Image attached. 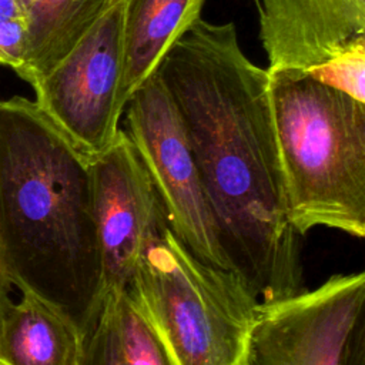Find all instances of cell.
<instances>
[{
	"label": "cell",
	"instance_id": "cell-1",
	"mask_svg": "<svg viewBox=\"0 0 365 365\" xmlns=\"http://www.w3.org/2000/svg\"><path fill=\"white\" fill-rule=\"evenodd\" d=\"M155 74L190 140L222 248L258 302L304 289L279 161L269 74L242 51L234 23L201 17Z\"/></svg>",
	"mask_w": 365,
	"mask_h": 365
},
{
	"label": "cell",
	"instance_id": "cell-2",
	"mask_svg": "<svg viewBox=\"0 0 365 365\" xmlns=\"http://www.w3.org/2000/svg\"><path fill=\"white\" fill-rule=\"evenodd\" d=\"M0 262L83 334L104 299L90 157L34 100H0Z\"/></svg>",
	"mask_w": 365,
	"mask_h": 365
},
{
	"label": "cell",
	"instance_id": "cell-3",
	"mask_svg": "<svg viewBox=\"0 0 365 365\" xmlns=\"http://www.w3.org/2000/svg\"><path fill=\"white\" fill-rule=\"evenodd\" d=\"M269 74L288 218L365 237V103L311 77Z\"/></svg>",
	"mask_w": 365,
	"mask_h": 365
},
{
	"label": "cell",
	"instance_id": "cell-4",
	"mask_svg": "<svg viewBox=\"0 0 365 365\" xmlns=\"http://www.w3.org/2000/svg\"><path fill=\"white\" fill-rule=\"evenodd\" d=\"M165 365H238L257 298L231 269L194 257L167 227L124 291Z\"/></svg>",
	"mask_w": 365,
	"mask_h": 365
},
{
	"label": "cell",
	"instance_id": "cell-5",
	"mask_svg": "<svg viewBox=\"0 0 365 365\" xmlns=\"http://www.w3.org/2000/svg\"><path fill=\"white\" fill-rule=\"evenodd\" d=\"M238 365H365V272L258 302Z\"/></svg>",
	"mask_w": 365,
	"mask_h": 365
},
{
	"label": "cell",
	"instance_id": "cell-6",
	"mask_svg": "<svg viewBox=\"0 0 365 365\" xmlns=\"http://www.w3.org/2000/svg\"><path fill=\"white\" fill-rule=\"evenodd\" d=\"M127 135L160 195L167 225L202 262L234 271L177 108L155 71L131 94Z\"/></svg>",
	"mask_w": 365,
	"mask_h": 365
},
{
	"label": "cell",
	"instance_id": "cell-7",
	"mask_svg": "<svg viewBox=\"0 0 365 365\" xmlns=\"http://www.w3.org/2000/svg\"><path fill=\"white\" fill-rule=\"evenodd\" d=\"M268 73L311 77L365 103V0H261Z\"/></svg>",
	"mask_w": 365,
	"mask_h": 365
},
{
	"label": "cell",
	"instance_id": "cell-8",
	"mask_svg": "<svg viewBox=\"0 0 365 365\" xmlns=\"http://www.w3.org/2000/svg\"><path fill=\"white\" fill-rule=\"evenodd\" d=\"M123 11L117 0L44 77L36 81L34 103L88 157L115 140L124 113Z\"/></svg>",
	"mask_w": 365,
	"mask_h": 365
},
{
	"label": "cell",
	"instance_id": "cell-9",
	"mask_svg": "<svg viewBox=\"0 0 365 365\" xmlns=\"http://www.w3.org/2000/svg\"><path fill=\"white\" fill-rule=\"evenodd\" d=\"M90 170L104 295L124 292L143 254L168 227L165 212L125 130L90 157Z\"/></svg>",
	"mask_w": 365,
	"mask_h": 365
},
{
	"label": "cell",
	"instance_id": "cell-10",
	"mask_svg": "<svg viewBox=\"0 0 365 365\" xmlns=\"http://www.w3.org/2000/svg\"><path fill=\"white\" fill-rule=\"evenodd\" d=\"M83 331L60 309L23 291L0 328V365H81Z\"/></svg>",
	"mask_w": 365,
	"mask_h": 365
},
{
	"label": "cell",
	"instance_id": "cell-11",
	"mask_svg": "<svg viewBox=\"0 0 365 365\" xmlns=\"http://www.w3.org/2000/svg\"><path fill=\"white\" fill-rule=\"evenodd\" d=\"M205 0H124L120 103L155 71L167 51L201 17Z\"/></svg>",
	"mask_w": 365,
	"mask_h": 365
},
{
	"label": "cell",
	"instance_id": "cell-12",
	"mask_svg": "<svg viewBox=\"0 0 365 365\" xmlns=\"http://www.w3.org/2000/svg\"><path fill=\"white\" fill-rule=\"evenodd\" d=\"M117 0H20L27 23L20 77L33 86L51 71Z\"/></svg>",
	"mask_w": 365,
	"mask_h": 365
},
{
	"label": "cell",
	"instance_id": "cell-13",
	"mask_svg": "<svg viewBox=\"0 0 365 365\" xmlns=\"http://www.w3.org/2000/svg\"><path fill=\"white\" fill-rule=\"evenodd\" d=\"M117 324L123 365H165L153 332L124 292L117 298Z\"/></svg>",
	"mask_w": 365,
	"mask_h": 365
},
{
	"label": "cell",
	"instance_id": "cell-14",
	"mask_svg": "<svg viewBox=\"0 0 365 365\" xmlns=\"http://www.w3.org/2000/svg\"><path fill=\"white\" fill-rule=\"evenodd\" d=\"M118 294L104 295L98 315L84 332L81 365H123L117 324Z\"/></svg>",
	"mask_w": 365,
	"mask_h": 365
},
{
	"label": "cell",
	"instance_id": "cell-15",
	"mask_svg": "<svg viewBox=\"0 0 365 365\" xmlns=\"http://www.w3.org/2000/svg\"><path fill=\"white\" fill-rule=\"evenodd\" d=\"M27 23L20 0H0V64L19 76L26 58Z\"/></svg>",
	"mask_w": 365,
	"mask_h": 365
},
{
	"label": "cell",
	"instance_id": "cell-16",
	"mask_svg": "<svg viewBox=\"0 0 365 365\" xmlns=\"http://www.w3.org/2000/svg\"><path fill=\"white\" fill-rule=\"evenodd\" d=\"M10 291H11V285L3 271V267H1V262H0V294L3 295H7L10 297Z\"/></svg>",
	"mask_w": 365,
	"mask_h": 365
},
{
	"label": "cell",
	"instance_id": "cell-17",
	"mask_svg": "<svg viewBox=\"0 0 365 365\" xmlns=\"http://www.w3.org/2000/svg\"><path fill=\"white\" fill-rule=\"evenodd\" d=\"M10 301H11V298H10V297L0 294V328H1V321H3V312H4V308H6V305H7Z\"/></svg>",
	"mask_w": 365,
	"mask_h": 365
}]
</instances>
